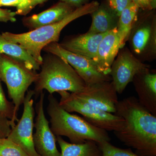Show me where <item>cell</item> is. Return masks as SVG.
<instances>
[{"mask_svg": "<svg viewBox=\"0 0 156 156\" xmlns=\"http://www.w3.org/2000/svg\"><path fill=\"white\" fill-rule=\"evenodd\" d=\"M114 114L122 117L125 125L115 136L140 156H156V116L141 105L136 97L119 101Z\"/></svg>", "mask_w": 156, "mask_h": 156, "instance_id": "obj_1", "label": "cell"}, {"mask_svg": "<svg viewBox=\"0 0 156 156\" xmlns=\"http://www.w3.org/2000/svg\"><path fill=\"white\" fill-rule=\"evenodd\" d=\"M99 6V3L96 1L86 3L76 8L63 19L53 24L24 33L17 34L6 32L2 34L9 41L18 44L41 65V51L43 49L50 43L58 42L62 30L69 23L84 15L92 14Z\"/></svg>", "mask_w": 156, "mask_h": 156, "instance_id": "obj_2", "label": "cell"}, {"mask_svg": "<svg viewBox=\"0 0 156 156\" xmlns=\"http://www.w3.org/2000/svg\"><path fill=\"white\" fill-rule=\"evenodd\" d=\"M48 112L53 134L66 136L72 143H83L89 140L98 144L110 141L106 131L93 126L84 118L66 111L52 94L48 96Z\"/></svg>", "mask_w": 156, "mask_h": 156, "instance_id": "obj_3", "label": "cell"}, {"mask_svg": "<svg viewBox=\"0 0 156 156\" xmlns=\"http://www.w3.org/2000/svg\"><path fill=\"white\" fill-rule=\"evenodd\" d=\"M41 69L35 82V94L44 90L50 94L61 91L77 93L87 86L75 70L64 59L54 54L49 53L43 58Z\"/></svg>", "mask_w": 156, "mask_h": 156, "instance_id": "obj_4", "label": "cell"}, {"mask_svg": "<svg viewBox=\"0 0 156 156\" xmlns=\"http://www.w3.org/2000/svg\"><path fill=\"white\" fill-rule=\"evenodd\" d=\"M36 72L29 69L23 63L4 54H0V78L5 83L17 116L23 104L26 92L37 78Z\"/></svg>", "mask_w": 156, "mask_h": 156, "instance_id": "obj_5", "label": "cell"}, {"mask_svg": "<svg viewBox=\"0 0 156 156\" xmlns=\"http://www.w3.org/2000/svg\"><path fill=\"white\" fill-rule=\"evenodd\" d=\"M58 93L60 96L59 105L69 112L78 113L87 122L97 128L114 132L124 127L125 120L114 114L104 111L78 97L75 93L66 91Z\"/></svg>", "mask_w": 156, "mask_h": 156, "instance_id": "obj_6", "label": "cell"}, {"mask_svg": "<svg viewBox=\"0 0 156 156\" xmlns=\"http://www.w3.org/2000/svg\"><path fill=\"white\" fill-rule=\"evenodd\" d=\"M34 90L27 91L23 101L22 115L17 125L11 128L7 138L17 144L29 156H40L37 153L34 142L33 129L34 111Z\"/></svg>", "mask_w": 156, "mask_h": 156, "instance_id": "obj_7", "label": "cell"}, {"mask_svg": "<svg viewBox=\"0 0 156 156\" xmlns=\"http://www.w3.org/2000/svg\"><path fill=\"white\" fill-rule=\"evenodd\" d=\"M43 50L65 60L75 70L87 86L111 80L109 75H105L97 69L92 59L66 50L57 42L50 43Z\"/></svg>", "mask_w": 156, "mask_h": 156, "instance_id": "obj_8", "label": "cell"}, {"mask_svg": "<svg viewBox=\"0 0 156 156\" xmlns=\"http://www.w3.org/2000/svg\"><path fill=\"white\" fill-rule=\"evenodd\" d=\"M147 69V65L139 61L130 52H122L114 62L109 74L117 93L122 94L135 76Z\"/></svg>", "mask_w": 156, "mask_h": 156, "instance_id": "obj_9", "label": "cell"}, {"mask_svg": "<svg viewBox=\"0 0 156 156\" xmlns=\"http://www.w3.org/2000/svg\"><path fill=\"white\" fill-rule=\"evenodd\" d=\"M44 94L41 92L36 105L37 117L34 134L35 147L40 156H60L56 144V138L49 126L44 110Z\"/></svg>", "mask_w": 156, "mask_h": 156, "instance_id": "obj_10", "label": "cell"}, {"mask_svg": "<svg viewBox=\"0 0 156 156\" xmlns=\"http://www.w3.org/2000/svg\"><path fill=\"white\" fill-rule=\"evenodd\" d=\"M78 97L104 111L115 114L118 100L112 81H105L87 86L82 91L75 93Z\"/></svg>", "mask_w": 156, "mask_h": 156, "instance_id": "obj_11", "label": "cell"}, {"mask_svg": "<svg viewBox=\"0 0 156 156\" xmlns=\"http://www.w3.org/2000/svg\"><path fill=\"white\" fill-rule=\"evenodd\" d=\"M121 48L117 27L109 31L102 39L92 61L97 69L105 75H109L115 58Z\"/></svg>", "mask_w": 156, "mask_h": 156, "instance_id": "obj_12", "label": "cell"}, {"mask_svg": "<svg viewBox=\"0 0 156 156\" xmlns=\"http://www.w3.org/2000/svg\"><path fill=\"white\" fill-rule=\"evenodd\" d=\"M137 98L140 103L154 115L156 116V74L145 70L135 76Z\"/></svg>", "mask_w": 156, "mask_h": 156, "instance_id": "obj_13", "label": "cell"}, {"mask_svg": "<svg viewBox=\"0 0 156 156\" xmlns=\"http://www.w3.org/2000/svg\"><path fill=\"white\" fill-rule=\"evenodd\" d=\"M74 8L66 3L60 2L41 13L24 17L22 23L30 30H33L60 21L71 13L74 10Z\"/></svg>", "mask_w": 156, "mask_h": 156, "instance_id": "obj_14", "label": "cell"}, {"mask_svg": "<svg viewBox=\"0 0 156 156\" xmlns=\"http://www.w3.org/2000/svg\"><path fill=\"white\" fill-rule=\"evenodd\" d=\"M108 32L97 34L87 33L59 44L66 50L92 59L100 42Z\"/></svg>", "mask_w": 156, "mask_h": 156, "instance_id": "obj_15", "label": "cell"}, {"mask_svg": "<svg viewBox=\"0 0 156 156\" xmlns=\"http://www.w3.org/2000/svg\"><path fill=\"white\" fill-rule=\"evenodd\" d=\"M0 54H4L23 63L29 69L36 72L41 65L18 44L9 41L0 34Z\"/></svg>", "mask_w": 156, "mask_h": 156, "instance_id": "obj_16", "label": "cell"}, {"mask_svg": "<svg viewBox=\"0 0 156 156\" xmlns=\"http://www.w3.org/2000/svg\"><path fill=\"white\" fill-rule=\"evenodd\" d=\"M91 14L92 22L87 32L88 33H105L117 27L116 15L110 9L104 6H99Z\"/></svg>", "mask_w": 156, "mask_h": 156, "instance_id": "obj_17", "label": "cell"}, {"mask_svg": "<svg viewBox=\"0 0 156 156\" xmlns=\"http://www.w3.org/2000/svg\"><path fill=\"white\" fill-rule=\"evenodd\" d=\"M56 140L61 149L60 156H101V151L97 143L92 140L81 144L70 143L61 136Z\"/></svg>", "mask_w": 156, "mask_h": 156, "instance_id": "obj_18", "label": "cell"}, {"mask_svg": "<svg viewBox=\"0 0 156 156\" xmlns=\"http://www.w3.org/2000/svg\"><path fill=\"white\" fill-rule=\"evenodd\" d=\"M139 8L131 1L120 14L117 24V31L120 39L121 48L130 34L134 22L136 20Z\"/></svg>", "mask_w": 156, "mask_h": 156, "instance_id": "obj_19", "label": "cell"}, {"mask_svg": "<svg viewBox=\"0 0 156 156\" xmlns=\"http://www.w3.org/2000/svg\"><path fill=\"white\" fill-rule=\"evenodd\" d=\"M151 28L144 26L136 30L132 38V45L134 52L140 54L144 50L150 39Z\"/></svg>", "mask_w": 156, "mask_h": 156, "instance_id": "obj_20", "label": "cell"}, {"mask_svg": "<svg viewBox=\"0 0 156 156\" xmlns=\"http://www.w3.org/2000/svg\"><path fill=\"white\" fill-rule=\"evenodd\" d=\"M0 78V114L7 117L11 120V128L15 126V122L18 121L15 113V108L13 103L9 101L3 91Z\"/></svg>", "mask_w": 156, "mask_h": 156, "instance_id": "obj_21", "label": "cell"}, {"mask_svg": "<svg viewBox=\"0 0 156 156\" xmlns=\"http://www.w3.org/2000/svg\"><path fill=\"white\" fill-rule=\"evenodd\" d=\"M101 156H140L134 153L131 149H122L112 145L108 141L98 143Z\"/></svg>", "mask_w": 156, "mask_h": 156, "instance_id": "obj_22", "label": "cell"}, {"mask_svg": "<svg viewBox=\"0 0 156 156\" xmlns=\"http://www.w3.org/2000/svg\"><path fill=\"white\" fill-rule=\"evenodd\" d=\"M0 156H29L19 146L9 139H0Z\"/></svg>", "mask_w": 156, "mask_h": 156, "instance_id": "obj_23", "label": "cell"}, {"mask_svg": "<svg viewBox=\"0 0 156 156\" xmlns=\"http://www.w3.org/2000/svg\"><path fill=\"white\" fill-rule=\"evenodd\" d=\"M20 4L15 11L16 15L25 16L36 6L44 3L43 0H20Z\"/></svg>", "mask_w": 156, "mask_h": 156, "instance_id": "obj_24", "label": "cell"}, {"mask_svg": "<svg viewBox=\"0 0 156 156\" xmlns=\"http://www.w3.org/2000/svg\"><path fill=\"white\" fill-rule=\"evenodd\" d=\"M130 0H108L109 5L117 17H119L123 9L128 5Z\"/></svg>", "mask_w": 156, "mask_h": 156, "instance_id": "obj_25", "label": "cell"}, {"mask_svg": "<svg viewBox=\"0 0 156 156\" xmlns=\"http://www.w3.org/2000/svg\"><path fill=\"white\" fill-rule=\"evenodd\" d=\"M11 120L0 114V139L8 137L11 131Z\"/></svg>", "mask_w": 156, "mask_h": 156, "instance_id": "obj_26", "label": "cell"}, {"mask_svg": "<svg viewBox=\"0 0 156 156\" xmlns=\"http://www.w3.org/2000/svg\"><path fill=\"white\" fill-rule=\"evenodd\" d=\"M16 15L15 12H13L8 9L0 8V22H15L16 20L15 18Z\"/></svg>", "mask_w": 156, "mask_h": 156, "instance_id": "obj_27", "label": "cell"}, {"mask_svg": "<svg viewBox=\"0 0 156 156\" xmlns=\"http://www.w3.org/2000/svg\"><path fill=\"white\" fill-rule=\"evenodd\" d=\"M20 2V0H0V7H13L17 8Z\"/></svg>", "mask_w": 156, "mask_h": 156, "instance_id": "obj_28", "label": "cell"}, {"mask_svg": "<svg viewBox=\"0 0 156 156\" xmlns=\"http://www.w3.org/2000/svg\"><path fill=\"white\" fill-rule=\"evenodd\" d=\"M87 1L88 0H60V2L66 3L76 8L86 4Z\"/></svg>", "mask_w": 156, "mask_h": 156, "instance_id": "obj_29", "label": "cell"}, {"mask_svg": "<svg viewBox=\"0 0 156 156\" xmlns=\"http://www.w3.org/2000/svg\"><path fill=\"white\" fill-rule=\"evenodd\" d=\"M138 8H141L143 9L151 8L149 0H131Z\"/></svg>", "mask_w": 156, "mask_h": 156, "instance_id": "obj_30", "label": "cell"}, {"mask_svg": "<svg viewBox=\"0 0 156 156\" xmlns=\"http://www.w3.org/2000/svg\"><path fill=\"white\" fill-rule=\"evenodd\" d=\"M150 4L151 9H155L156 8V0H149Z\"/></svg>", "mask_w": 156, "mask_h": 156, "instance_id": "obj_31", "label": "cell"}, {"mask_svg": "<svg viewBox=\"0 0 156 156\" xmlns=\"http://www.w3.org/2000/svg\"><path fill=\"white\" fill-rule=\"evenodd\" d=\"M48 1V0H43V2H46V1Z\"/></svg>", "mask_w": 156, "mask_h": 156, "instance_id": "obj_32", "label": "cell"}, {"mask_svg": "<svg viewBox=\"0 0 156 156\" xmlns=\"http://www.w3.org/2000/svg\"><path fill=\"white\" fill-rule=\"evenodd\" d=\"M130 1H131V0H130Z\"/></svg>", "mask_w": 156, "mask_h": 156, "instance_id": "obj_33", "label": "cell"}]
</instances>
